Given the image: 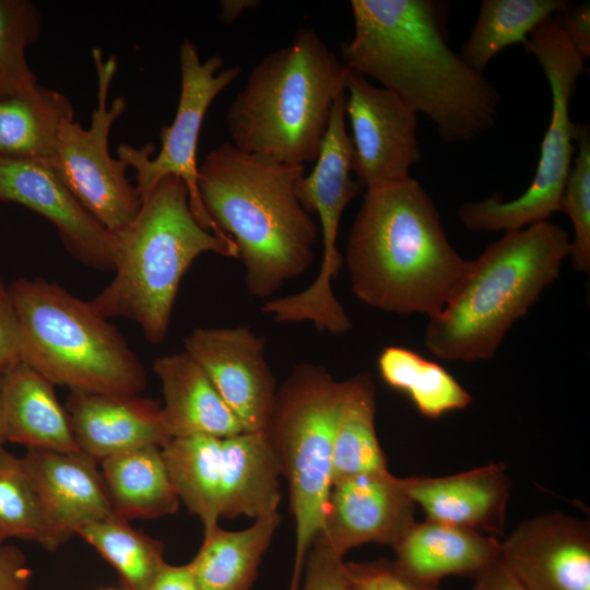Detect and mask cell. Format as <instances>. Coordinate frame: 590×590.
Returning <instances> with one entry per match:
<instances>
[{
	"label": "cell",
	"instance_id": "obj_1",
	"mask_svg": "<svg viewBox=\"0 0 590 590\" xmlns=\"http://www.w3.org/2000/svg\"><path fill=\"white\" fill-rule=\"evenodd\" d=\"M354 34L341 47L344 66L371 78L448 143L469 142L495 127L499 92L451 49L447 3L436 0H351Z\"/></svg>",
	"mask_w": 590,
	"mask_h": 590
},
{
	"label": "cell",
	"instance_id": "obj_2",
	"mask_svg": "<svg viewBox=\"0 0 590 590\" xmlns=\"http://www.w3.org/2000/svg\"><path fill=\"white\" fill-rule=\"evenodd\" d=\"M344 260L363 304L428 318L448 304L472 262L452 247L434 200L413 177L366 189Z\"/></svg>",
	"mask_w": 590,
	"mask_h": 590
},
{
	"label": "cell",
	"instance_id": "obj_3",
	"mask_svg": "<svg viewBox=\"0 0 590 590\" xmlns=\"http://www.w3.org/2000/svg\"><path fill=\"white\" fill-rule=\"evenodd\" d=\"M304 165L223 142L198 166V191L211 220L229 236L249 295L268 298L315 260L318 227L295 194Z\"/></svg>",
	"mask_w": 590,
	"mask_h": 590
},
{
	"label": "cell",
	"instance_id": "obj_4",
	"mask_svg": "<svg viewBox=\"0 0 590 590\" xmlns=\"http://www.w3.org/2000/svg\"><path fill=\"white\" fill-rule=\"evenodd\" d=\"M570 250L568 232L548 220L506 232L472 260L448 304L428 318L427 351L445 361L493 358L512 324L558 279Z\"/></svg>",
	"mask_w": 590,
	"mask_h": 590
},
{
	"label": "cell",
	"instance_id": "obj_5",
	"mask_svg": "<svg viewBox=\"0 0 590 590\" xmlns=\"http://www.w3.org/2000/svg\"><path fill=\"white\" fill-rule=\"evenodd\" d=\"M113 235L115 276L91 303L107 319L138 323L155 345L167 337L180 281L194 259L203 252L238 259L231 237L198 222L186 182L174 175L164 177L135 219Z\"/></svg>",
	"mask_w": 590,
	"mask_h": 590
},
{
	"label": "cell",
	"instance_id": "obj_6",
	"mask_svg": "<svg viewBox=\"0 0 590 590\" xmlns=\"http://www.w3.org/2000/svg\"><path fill=\"white\" fill-rule=\"evenodd\" d=\"M350 70L310 28L257 63L226 113L232 143L291 165L314 162Z\"/></svg>",
	"mask_w": 590,
	"mask_h": 590
},
{
	"label": "cell",
	"instance_id": "obj_7",
	"mask_svg": "<svg viewBox=\"0 0 590 590\" xmlns=\"http://www.w3.org/2000/svg\"><path fill=\"white\" fill-rule=\"evenodd\" d=\"M9 290L21 327V361L70 390L139 396L146 373L125 338L91 302L42 278Z\"/></svg>",
	"mask_w": 590,
	"mask_h": 590
},
{
	"label": "cell",
	"instance_id": "obj_8",
	"mask_svg": "<svg viewBox=\"0 0 590 590\" xmlns=\"http://www.w3.org/2000/svg\"><path fill=\"white\" fill-rule=\"evenodd\" d=\"M346 391L322 366L299 363L278 387L267 428L288 484L295 554L288 590H298L306 556L332 487V441Z\"/></svg>",
	"mask_w": 590,
	"mask_h": 590
},
{
	"label": "cell",
	"instance_id": "obj_9",
	"mask_svg": "<svg viewBox=\"0 0 590 590\" xmlns=\"http://www.w3.org/2000/svg\"><path fill=\"white\" fill-rule=\"evenodd\" d=\"M522 46L536 59L552 95L551 119L538 166L531 184L519 197L505 201L502 194L494 193L461 204L457 217L469 232L519 231L560 211L579 132V123L570 117V103L586 59L569 40L557 15L541 23Z\"/></svg>",
	"mask_w": 590,
	"mask_h": 590
},
{
	"label": "cell",
	"instance_id": "obj_10",
	"mask_svg": "<svg viewBox=\"0 0 590 590\" xmlns=\"http://www.w3.org/2000/svg\"><path fill=\"white\" fill-rule=\"evenodd\" d=\"M96 73V106L88 128L67 120L59 129L56 153L50 162L55 172L82 206L108 232L127 227L138 215L142 201L127 177L128 165L109 152L113 125L123 115L122 96L108 102L117 70L115 56L104 59L99 48L92 49Z\"/></svg>",
	"mask_w": 590,
	"mask_h": 590
},
{
	"label": "cell",
	"instance_id": "obj_11",
	"mask_svg": "<svg viewBox=\"0 0 590 590\" xmlns=\"http://www.w3.org/2000/svg\"><path fill=\"white\" fill-rule=\"evenodd\" d=\"M223 58L211 56L201 61L197 45L189 38L179 46L180 93L173 122L160 131L161 151L152 158L154 145L134 148L122 143L118 158L135 172V189L143 201L166 176L181 178L189 190L191 210L208 231L227 236L205 211L198 191L197 148L204 116L214 98L239 75L238 66L221 69ZM229 237V236H228Z\"/></svg>",
	"mask_w": 590,
	"mask_h": 590
},
{
	"label": "cell",
	"instance_id": "obj_12",
	"mask_svg": "<svg viewBox=\"0 0 590 590\" xmlns=\"http://www.w3.org/2000/svg\"><path fill=\"white\" fill-rule=\"evenodd\" d=\"M345 115L352 128L353 173L365 188L411 177L422 161L417 114L392 92L350 70Z\"/></svg>",
	"mask_w": 590,
	"mask_h": 590
},
{
	"label": "cell",
	"instance_id": "obj_13",
	"mask_svg": "<svg viewBox=\"0 0 590 590\" xmlns=\"http://www.w3.org/2000/svg\"><path fill=\"white\" fill-rule=\"evenodd\" d=\"M345 92L334 102L315 160L312 172L298 179L295 194L306 212L317 213L321 225L322 261L315 281L300 292L305 306L315 311L332 309L338 299L332 290L343 257L337 248V237L343 211L361 192L353 172V146L346 131Z\"/></svg>",
	"mask_w": 590,
	"mask_h": 590
},
{
	"label": "cell",
	"instance_id": "obj_14",
	"mask_svg": "<svg viewBox=\"0 0 590 590\" xmlns=\"http://www.w3.org/2000/svg\"><path fill=\"white\" fill-rule=\"evenodd\" d=\"M185 352L204 370L244 432H266L278 391L266 359V338L247 326L197 328Z\"/></svg>",
	"mask_w": 590,
	"mask_h": 590
},
{
	"label": "cell",
	"instance_id": "obj_15",
	"mask_svg": "<svg viewBox=\"0 0 590 590\" xmlns=\"http://www.w3.org/2000/svg\"><path fill=\"white\" fill-rule=\"evenodd\" d=\"M0 202L19 203L48 220L82 264L114 271V235L82 206L50 162L0 157Z\"/></svg>",
	"mask_w": 590,
	"mask_h": 590
},
{
	"label": "cell",
	"instance_id": "obj_16",
	"mask_svg": "<svg viewBox=\"0 0 590 590\" xmlns=\"http://www.w3.org/2000/svg\"><path fill=\"white\" fill-rule=\"evenodd\" d=\"M416 506L392 473L366 474L331 487L314 542L340 556L368 543L394 546L416 522Z\"/></svg>",
	"mask_w": 590,
	"mask_h": 590
},
{
	"label": "cell",
	"instance_id": "obj_17",
	"mask_svg": "<svg viewBox=\"0 0 590 590\" xmlns=\"http://www.w3.org/2000/svg\"><path fill=\"white\" fill-rule=\"evenodd\" d=\"M21 461L42 509L46 550H57L84 526L114 516L96 461L83 452L27 448Z\"/></svg>",
	"mask_w": 590,
	"mask_h": 590
},
{
	"label": "cell",
	"instance_id": "obj_18",
	"mask_svg": "<svg viewBox=\"0 0 590 590\" xmlns=\"http://www.w3.org/2000/svg\"><path fill=\"white\" fill-rule=\"evenodd\" d=\"M500 558L529 590H590L589 522L548 512L500 541Z\"/></svg>",
	"mask_w": 590,
	"mask_h": 590
},
{
	"label": "cell",
	"instance_id": "obj_19",
	"mask_svg": "<svg viewBox=\"0 0 590 590\" xmlns=\"http://www.w3.org/2000/svg\"><path fill=\"white\" fill-rule=\"evenodd\" d=\"M425 519L471 529L491 536L504 534L511 482L504 463L447 476L401 477Z\"/></svg>",
	"mask_w": 590,
	"mask_h": 590
},
{
	"label": "cell",
	"instance_id": "obj_20",
	"mask_svg": "<svg viewBox=\"0 0 590 590\" xmlns=\"http://www.w3.org/2000/svg\"><path fill=\"white\" fill-rule=\"evenodd\" d=\"M66 409L79 450L96 462L172 438L156 400L70 390Z\"/></svg>",
	"mask_w": 590,
	"mask_h": 590
},
{
	"label": "cell",
	"instance_id": "obj_21",
	"mask_svg": "<svg viewBox=\"0 0 590 590\" xmlns=\"http://www.w3.org/2000/svg\"><path fill=\"white\" fill-rule=\"evenodd\" d=\"M392 548L404 573L435 587L448 576L473 579L500 557L497 538L427 519L416 521Z\"/></svg>",
	"mask_w": 590,
	"mask_h": 590
},
{
	"label": "cell",
	"instance_id": "obj_22",
	"mask_svg": "<svg viewBox=\"0 0 590 590\" xmlns=\"http://www.w3.org/2000/svg\"><path fill=\"white\" fill-rule=\"evenodd\" d=\"M153 371L161 382L162 417L172 438L209 435L223 439L244 432L204 370L185 351L156 358Z\"/></svg>",
	"mask_w": 590,
	"mask_h": 590
},
{
	"label": "cell",
	"instance_id": "obj_23",
	"mask_svg": "<svg viewBox=\"0 0 590 590\" xmlns=\"http://www.w3.org/2000/svg\"><path fill=\"white\" fill-rule=\"evenodd\" d=\"M54 386L22 361L1 375L5 441L26 448L80 451L69 414L58 401Z\"/></svg>",
	"mask_w": 590,
	"mask_h": 590
},
{
	"label": "cell",
	"instance_id": "obj_24",
	"mask_svg": "<svg viewBox=\"0 0 590 590\" xmlns=\"http://www.w3.org/2000/svg\"><path fill=\"white\" fill-rule=\"evenodd\" d=\"M282 469L267 432L222 439L221 517L255 520L278 512Z\"/></svg>",
	"mask_w": 590,
	"mask_h": 590
},
{
	"label": "cell",
	"instance_id": "obj_25",
	"mask_svg": "<svg viewBox=\"0 0 590 590\" xmlns=\"http://www.w3.org/2000/svg\"><path fill=\"white\" fill-rule=\"evenodd\" d=\"M114 516L154 519L174 515L179 498L168 476L162 447L144 446L101 461Z\"/></svg>",
	"mask_w": 590,
	"mask_h": 590
},
{
	"label": "cell",
	"instance_id": "obj_26",
	"mask_svg": "<svg viewBox=\"0 0 590 590\" xmlns=\"http://www.w3.org/2000/svg\"><path fill=\"white\" fill-rule=\"evenodd\" d=\"M281 522V515L275 512L243 530L217 526L204 534L189 563L200 590H251L262 556Z\"/></svg>",
	"mask_w": 590,
	"mask_h": 590
},
{
	"label": "cell",
	"instance_id": "obj_27",
	"mask_svg": "<svg viewBox=\"0 0 590 590\" xmlns=\"http://www.w3.org/2000/svg\"><path fill=\"white\" fill-rule=\"evenodd\" d=\"M72 119L68 96L40 84L0 99V157L51 162L60 126Z\"/></svg>",
	"mask_w": 590,
	"mask_h": 590
},
{
	"label": "cell",
	"instance_id": "obj_28",
	"mask_svg": "<svg viewBox=\"0 0 590 590\" xmlns=\"http://www.w3.org/2000/svg\"><path fill=\"white\" fill-rule=\"evenodd\" d=\"M375 417V384L368 371H362L346 379L332 441V486L355 476L389 472Z\"/></svg>",
	"mask_w": 590,
	"mask_h": 590
},
{
	"label": "cell",
	"instance_id": "obj_29",
	"mask_svg": "<svg viewBox=\"0 0 590 590\" xmlns=\"http://www.w3.org/2000/svg\"><path fill=\"white\" fill-rule=\"evenodd\" d=\"M162 455L179 500L209 533L221 517L222 439L209 435L170 438Z\"/></svg>",
	"mask_w": 590,
	"mask_h": 590
},
{
	"label": "cell",
	"instance_id": "obj_30",
	"mask_svg": "<svg viewBox=\"0 0 590 590\" xmlns=\"http://www.w3.org/2000/svg\"><path fill=\"white\" fill-rule=\"evenodd\" d=\"M377 367L381 379L408 396L426 418H439L472 402L470 393L447 369L411 349L386 346L378 356Z\"/></svg>",
	"mask_w": 590,
	"mask_h": 590
},
{
	"label": "cell",
	"instance_id": "obj_31",
	"mask_svg": "<svg viewBox=\"0 0 590 590\" xmlns=\"http://www.w3.org/2000/svg\"><path fill=\"white\" fill-rule=\"evenodd\" d=\"M566 0H484L461 57L483 73L504 49L523 44L544 21L560 13Z\"/></svg>",
	"mask_w": 590,
	"mask_h": 590
},
{
	"label": "cell",
	"instance_id": "obj_32",
	"mask_svg": "<svg viewBox=\"0 0 590 590\" xmlns=\"http://www.w3.org/2000/svg\"><path fill=\"white\" fill-rule=\"evenodd\" d=\"M78 534L118 573L125 590H146L164 565V545L115 516L88 523Z\"/></svg>",
	"mask_w": 590,
	"mask_h": 590
},
{
	"label": "cell",
	"instance_id": "obj_33",
	"mask_svg": "<svg viewBox=\"0 0 590 590\" xmlns=\"http://www.w3.org/2000/svg\"><path fill=\"white\" fill-rule=\"evenodd\" d=\"M42 32V13L30 0H0V99L20 95L39 83L26 48Z\"/></svg>",
	"mask_w": 590,
	"mask_h": 590
},
{
	"label": "cell",
	"instance_id": "obj_34",
	"mask_svg": "<svg viewBox=\"0 0 590 590\" xmlns=\"http://www.w3.org/2000/svg\"><path fill=\"white\" fill-rule=\"evenodd\" d=\"M45 535L39 502L22 461L0 446V538L43 544Z\"/></svg>",
	"mask_w": 590,
	"mask_h": 590
},
{
	"label": "cell",
	"instance_id": "obj_35",
	"mask_svg": "<svg viewBox=\"0 0 590 590\" xmlns=\"http://www.w3.org/2000/svg\"><path fill=\"white\" fill-rule=\"evenodd\" d=\"M560 211L570 219L574 237L570 259L575 271H590V131L588 123H579L576 154L573 161Z\"/></svg>",
	"mask_w": 590,
	"mask_h": 590
},
{
	"label": "cell",
	"instance_id": "obj_36",
	"mask_svg": "<svg viewBox=\"0 0 590 590\" xmlns=\"http://www.w3.org/2000/svg\"><path fill=\"white\" fill-rule=\"evenodd\" d=\"M345 567L353 590H439L412 578L394 560L345 562Z\"/></svg>",
	"mask_w": 590,
	"mask_h": 590
},
{
	"label": "cell",
	"instance_id": "obj_37",
	"mask_svg": "<svg viewBox=\"0 0 590 590\" xmlns=\"http://www.w3.org/2000/svg\"><path fill=\"white\" fill-rule=\"evenodd\" d=\"M298 590H353L343 557L314 542L306 556Z\"/></svg>",
	"mask_w": 590,
	"mask_h": 590
},
{
	"label": "cell",
	"instance_id": "obj_38",
	"mask_svg": "<svg viewBox=\"0 0 590 590\" xmlns=\"http://www.w3.org/2000/svg\"><path fill=\"white\" fill-rule=\"evenodd\" d=\"M21 327L9 290L0 281V374L21 361Z\"/></svg>",
	"mask_w": 590,
	"mask_h": 590
},
{
	"label": "cell",
	"instance_id": "obj_39",
	"mask_svg": "<svg viewBox=\"0 0 590 590\" xmlns=\"http://www.w3.org/2000/svg\"><path fill=\"white\" fill-rule=\"evenodd\" d=\"M559 23L578 52L587 60L590 57V4L568 2L557 14Z\"/></svg>",
	"mask_w": 590,
	"mask_h": 590
},
{
	"label": "cell",
	"instance_id": "obj_40",
	"mask_svg": "<svg viewBox=\"0 0 590 590\" xmlns=\"http://www.w3.org/2000/svg\"><path fill=\"white\" fill-rule=\"evenodd\" d=\"M31 569L24 554L12 545L0 546V590H27Z\"/></svg>",
	"mask_w": 590,
	"mask_h": 590
},
{
	"label": "cell",
	"instance_id": "obj_41",
	"mask_svg": "<svg viewBox=\"0 0 590 590\" xmlns=\"http://www.w3.org/2000/svg\"><path fill=\"white\" fill-rule=\"evenodd\" d=\"M473 580L471 590H529L500 557Z\"/></svg>",
	"mask_w": 590,
	"mask_h": 590
},
{
	"label": "cell",
	"instance_id": "obj_42",
	"mask_svg": "<svg viewBox=\"0 0 590 590\" xmlns=\"http://www.w3.org/2000/svg\"><path fill=\"white\" fill-rule=\"evenodd\" d=\"M146 590H200L189 564L169 565L166 562Z\"/></svg>",
	"mask_w": 590,
	"mask_h": 590
},
{
	"label": "cell",
	"instance_id": "obj_43",
	"mask_svg": "<svg viewBox=\"0 0 590 590\" xmlns=\"http://www.w3.org/2000/svg\"><path fill=\"white\" fill-rule=\"evenodd\" d=\"M259 5L258 0H222L219 2V19L224 24H231L245 12Z\"/></svg>",
	"mask_w": 590,
	"mask_h": 590
},
{
	"label": "cell",
	"instance_id": "obj_44",
	"mask_svg": "<svg viewBox=\"0 0 590 590\" xmlns=\"http://www.w3.org/2000/svg\"><path fill=\"white\" fill-rule=\"evenodd\" d=\"M1 375L0 374V446H3L5 442L3 434V420H2V406H1Z\"/></svg>",
	"mask_w": 590,
	"mask_h": 590
},
{
	"label": "cell",
	"instance_id": "obj_45",
	"mask_svg": "<svg viewBox=\"0 0 590 590\" xmlns=\"http://www.w3.org/2000/svg\"><path fill=\"white\" fill-rule=\"evenodd\" d=\"M99 590H119V589L104 588V589H99ZM122 590H125V589H122Z\"/></svg>",
	"mask_w": 590,
	"mask_h": 590
},
{
	"label": "cell",
	"instance_id": "obj_46",
	"mask_svg": "<svg viewBox=\"0 0 590 590\" xmlns=\"http://www.w3.org/2000/svg\"><path fill=\"white\" fill-rule=\"evenodd\" d=\"M3 540L0 538V546L3 545Z\"/></svg>",
	"mask_w": 590,
	"mask_h": 590
}]
</instances>
